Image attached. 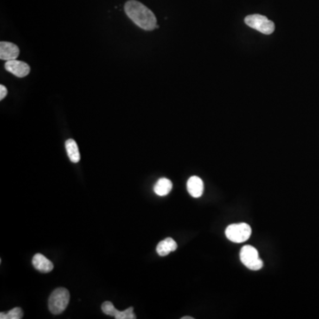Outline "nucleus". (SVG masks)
<instances>
[{"instance_id":"obj_1","label":"nucleus","mask_w":319,"mask_h":319,"mask_svg":"<svg viewBox=\"0 0 319 319\" xmlns=\"http://www.w3.org/2000/svg\"><path fill=\"white\" fill-rule=\"evenodd\" d=\"M124 10L130 20L145 30L150 31L158 28L155 14L140 2L129 0L124 6Z\"/></svg>"},{"instance_id":"obj_2","label":"nucleus","mask_w":319,"mask_h":319,"mask_svg":"<svg viewBox=\"0 0 319 319\" xmlns=\"http://www.w3.org/2000/svg\"><path fill=\"white\" fill-rule=\"evenodd\" d=\"M70 295L67 289L59 288L55 289L50 295L48 300L49 310L53 315H59L67 309L69 303Z\"/></svg>"},{"instance_id":"obj_3","label":"nucleus","mask_w":319,"mask_h":319,"mask_svg":"<svg viewBox=\"0 0 319 319\" xmlns=\"http://www.w3.org/2000/svg\"><path fill=\"white\" fill-rule=\"evenodd\" d=\"M239 257L241 263L249 270H259L263 268V261L260 259L258 251L252 245H244L240 250Z\"/></svg>"},{"instance_id":"obj_4","label":"nucleus","mask_w":319,"mask_h":319,"mask_svg":"<svg viewBox=\"0 0 319 319\" xmlns=\"http://www.w3.org/2000/svg\"><path fill=\"white\" fill-rule=\"evenodd\" d=\"M245 24L265 35H270L275 30L273 21L261 14H252L245 18Z\"/></svg>"},{"instance_id":"obj_5","label":"nucleus","mask_w":319,"mask_h":319,"mask_svg":"<svg viewBox=\"0 0 319 319\" xmlns=\"http://www.w3.org/2000/svg\"><path fill=\"white\" fill-rule=\"evenodd\" d=\"M252 233V229L247 224H233L229 225L225 230V235L229 240L234 243H243L250 238Z\"/></svg>"},{"instance_id":"obj_6","label":"nucleus","mask_w":319,"mask_h":319,"mask_svg":"<svg viewBox=\"0 0 319 319\" xmlns=\"http://www.w3.org/2000/svg\"><path fill=\"white\" fill-rule=\"evenodd\" d=\"M101 309L103 312L108 316H112L116 319H136L137 316L134 314V309L130 307L125 310L120 311L115 308V306L111 302H103L101 305Z\"/></svg>"},{"instance_id":"obj_7","label":"nucleus","mask_w":319,"mask_h":319,"mask_svg":"<svg viewBox=\"0 0 319 319\" xmlns=\"http://www.w3.org/2000/svg\"><path fill=\"white\" fill-rule=\"evenodd\" d=\"M5 68L19 78L27 77L30 72V67L28 64L17 60H7L5 64Z\"/></svg>"},{"instance_id":"obj_8","label":"nucleus","mask_w":319,"mask_h":319,"mask_svg":"<svg viewBox=\"0 0 319 319\" xmlns=\"http://www.w3.org/2000/svg\"><path fill=\"white\" fill-rule=\"evenodd\" d=\"M20 54V49L16 45L10 42L0 43V59L3 60H16Z\"/></svg>"},{"instance_id":"obj_9","label":"nucleus","mask_w":319,"mask_h":319,"mask_svg":"<svg viewBox=\"0 0 319 319\" xmlns=\"http://www.w3.org/2000/svg\"><path fill=\"white\" fill-rule=\"evenodd\" d=\"M32 264L36 270L43 273H49L54 268L53 263L47 259L46 256H43L42 254H36L32 259Z\"/></svg>"},{"instance_id":"obj_10","label":"nucleus","mask_w":319,"mask_h":319,"mask_svg":"<svg viewBox=\"0 0 319 319\" xmlns=\"http://www.w3.org/2000/svg\"><path fill=\"white\" fill-rule=\"evenodd\" d=\"M187 191L193 198H200L203 194V181L196 175L191 176L187 181Z\"/></svg>"},{"instance_id":"obj_11","label":"nucleus","mask_w":319,"mask_h":319,"mask_svg":"<svg viewBox=\"0 0 319 319\" xmlns=\"http://www.w3.org/2000/svg\"><path fill=\"white\" fill-rule=\"evenodd\" d=\"M178 249L176 242L172 238H166L161 240L156 247V251L160 256H168L170 252L175 251Z\"/></svg>"},{"instance_id":"obj_12","label":"nucleus","mask_w":319,"mask_h":319,"mask_svg":"<svg viewBox=\"0 0 319 319\" xmlns=\"http://www.w3.org/2000/svg\"><path fill=\"white\" fill-rule=\"evenodd\" d=\"M172 182L168 179H159L154 187L155 193L159 196H166L171 192Z\"/></svg>"},{"instance_id":"obj_13","label":"nucleus","mask_w":319,"mask_h":319,"mask_svg":"<svg viewBox=\"0 0 319 319\" xmlns=\"http://www.w3.org/2000/svg\"><path fill=\"white\" fill-rule=\"evenodd\" d=\"M66 151H67L68 158L72 162L78 163L80 161V153L78 149V144L74 139H67L65 143Z\"/></svg>"},{"instance_id":"obj_14","label":"nucleus","mask_w":319,"mask_h":319,"mask_svg":"<svg viewBox=\"0 0 319 319\" xmlns=\"http://www.w3.org/2000/svg\"><path fill=\"white\" fill-rule=\"evenodd\" d=\"M22 317H23V311L19 307L11 309L10 311H8V312L0 313V318L1 319H21Z\"/></svg>"},{"instance_id":"obj_15","label":"nucleus","mask_w":319,"mask_h":319,"mask_svg":"<svg viewBox=\"0 0 319 319\" xmlns=\"http://www.w3.org/2000/svg\"><path fill=\"white\" fill-rule=\"evenodd\" d=\"M7 94V89L3 84L0 85V100H3Z\"/></svg>"},{"instance_id":"obj_16","label":"nucleus","mask_w":319,"mask_h":319,"mask_svg":"<svg viewBox=\"0 0 319 319\" xmlns=\"http://www.w3.org/2000/svg\"><path fill=\"white\" fill-rule=\"evenodd\" d=\"M182 319H193L192 316H183Z\"/></svg>"}]
</instances>
